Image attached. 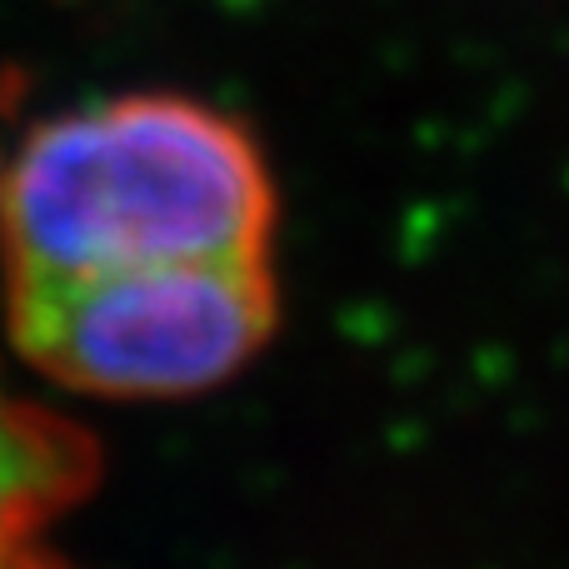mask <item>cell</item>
I'll return each instance as SVG.
<instances>
[{
	"label": "cell",
	"mask_w": 569,
	"mask_h": 569,
	"mask_svg": "<svg viewBox=\"0 0 569 569\" xmlns=\"http://www.w3.org/2000/svg\"><path fill=\"white\" fill-rule=\"evenodd\" d=\"M90 480L96 450L80 425L0 395V555L36 545L40 530L90 490Z\"/></svg>",
	"instance_id": "cell-3"
},
{
	"label": "cell",
	"mask_w": 569,
	"mask_h": 569,
	"mask_svg": "<svg viewBox=\"0 0 569 569\" xmlns=\"http://www.w3.org/2000/svg\"><path fill=\"white\" fill-rule=\"evenodd\" d=\"M276 180L246 126L120 96L36 126L0 170L6 280L270 256Z\"/></svg>",
	"instance_id": "cell-1"
},
{
	"label": "cell",
	"mask_w": 569,
	"mask_h": 569,
	"mask_svg": "<svg viewBox=\"0 0 569 569\" xmlns=\"http://www.w3.org/2000/svg\"><path fill=\"white\" fill-rule=\"evenodd\" d=\"M0 569H66V565L50 560V555L40 550V540H36V545H20V550L0 555Z\"/></svg>",
	"instance_id": "cell-4"
},
{
	"label": "cell",
	"mask_w": 569,
	"mask_h": 569,
	"mask_svg": "<svg viewBox=\"0 0 569 569\" xmlns=\"http://www.w3.org/2000/svg\"><path fill=\"white\" fill-rule=\"evenodd\" d=\"M10 340L46 380L100 400H180L226 385L276 335L270 256L6 280Z\"/></svg>",
	"instance_id": "cell-2"
}]
</instances>
